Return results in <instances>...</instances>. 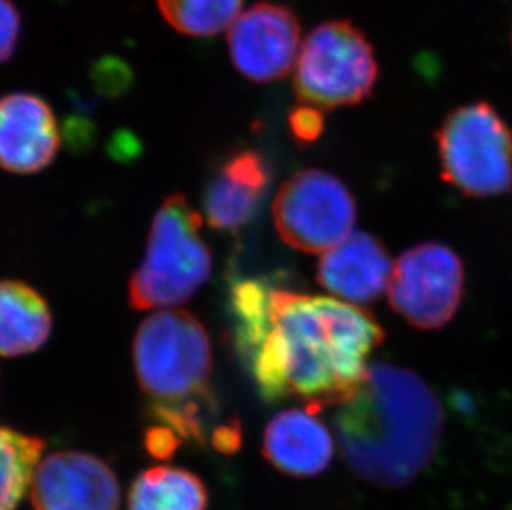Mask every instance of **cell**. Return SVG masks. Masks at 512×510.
<instances>
[{"label":"cell","mask_w":512,"mask_h":510,"mask_svg":"<svg viewBox=\"0 0 512 510\" xmlns=\"http://www.w3.org/2000/svg\"><path fill=\"white\" fill-rule=\"evenodd\" d=\"M50 333L52 315L44 297L19 280H0V357L37 352Z\"/></svg>","instance_id":"obj_15"},{"label":"cell","mask_w":512,"mask_h":510,"mask_svg":"<svg viewBox=\"0 0 512 510\" xmlns=\"http://www.w3.org/2000/svg\"><path fill=\"white\" fill-rule=\"evenodd\" d=\"M334 421L347 466L372 486L400 489L435 458L445 416L420 376L373 365L357 390L337 405Z\"/></svg>","instance_id":"obj_2"},{"label":"cell","mask_w":512,"mask_h":510,"mask_svg":"<svg viewBox=\"0 0 512 510\" xmlns=\"http://www.w3.org/2000/svg\"><path fill=\"white\" fill-rule=\"evenodd\" d=\"M443 178L469 198L512 189V130L493 105L459 106L436 131Z\"/></svg>","instance_id":"obj_6"},{"label":"cell","mask_w":512,"mask_h":510,"mask_svg":"<svg viewBox=\"0 0 512 510\" xmlns=\"http://www.w3.org/2000/svg\"><path fill=\"white\" fill-rule=\"evenodd\" d=\"M319 409H284L267 423L262 454L277 471L292 477H315L334 459V436Z\"/></svg>","instance_id":"obj_14"},{"label":"cell","mask_w":512,"mask_h":510,"mask_svg":"<svg viewBox=\"0 0 512 510\" xmlns=\"http://www.w3.org/2000/svg\"><path fill=\"white\" fill-rule=\"evenodd\" d=\"M228 42L232 62L247 80L276 82L299 57V19L285 5L261 2L234 20Z\"/></svg>","instance_id":"obj_9"},{"label":"cell","mask_w":512,"mask_h":510,"mask_svg":"<svg viewBox=\"0 0 512 510\" xmlns=\"http://www.w3.org/2000/svg\"><path fill=\"white\" fill-rule=\"evenodd\" d=\"M392 272V259L382 242L367 232H352L324 252L317 279L343 302L370 304L388 289Z\"/></svg>","instance_id":"obj_13"},{"label":"cell","mask_w":512,"mask_h":510,"mask_svg":"<svg viewBox=\"0 0 512 510\" xmlns=\"http://www.w3.org/2000/svg\"><path fill=\"white\" fill-rule=\"evenodd\" d=\"M209 492L194 472L156 466L133 481L128 510H206Z\"/></svg>","instance_id":"obj_16"},{"label":"cell","mask_w":512,"mask_h":510,"mask_svg":"<svg viewBox=\"0 0 512 510\" xmlns=\"http://www.w3.org/2000/svg\"><path fill=\"white\" fill-rule=\"evenodd\" d=\"M382 340L377 318L357 305L272 287L266 330L242 361L262 400L322 411L357 390Z\"/></svg>","instance_id":"obj_1"},{"label":"cell","mask_w":512,"mask_h":510,"mask_svg":"<svg viewBox=\"0 0 512 510\" xmlns=\"http://www.w3.org/2000/svg\"><path fill=\"white\" fill-rule=\"evenodd\" d=\"M242 2L244 0H158V7L174 29L194 37H208L234 24Z\"/></svg>","instance_id":"obj_18"},{"label":"cell","mask_w":512,"mask_h":510,"mask_svg":"<svg viewBox=\"0 0 512 510\" xmlns=\"http://www.w3.org/2000/svg\"><path fill=\"white\" fill-rule=\"evenodd\" d=\"M464 284L466 274L459 255L438 242H425L403 252L393 265L388 297L406 322L436 330L455 317Z\"/></svg>","instance_id":"obj_8"},{"label":"cell","mask_w":512,"mask_h":510,"mask_svg":"<svg viewBox=\"0 0 512 510\" xmlns=\"http://www.w3.org/2000/svg\"><path fill=\"white\" fill-rule=\"evenodd\" d=\"M133 361L150 413L216 398L211 342L193 313L161 310L146 318L136 332Z\"/></svg>","instance_id":"obj_3"},{"label":"cell","mask_w":512,"mask_h":510,"mask_svg":"<svg viewBox=\"0 0 512 510\" xmlns=\"http://www.w3.org/2000/svg\"><path fill=\"white\" fill-rule=\"evenodd\" d=\"M377 82L375 50L362 30L348 20H330L315 27L295 62L297 98L319 110L365 102Z\"/></svg>","instance_id":"obj_5"},{"label":"cell","mask_w":512,"mask_h":510,"mask_svg":"<svg viewBox=\"0 0 512 510\" xmlns=\"http://www.w3.org/2000/svg\"><path fill=\"white\" fill-rule=\"evenodd\" d=\"M34 510H118L120 484L107 462L80 451L42 459L30 484Z\"/></svg>","instance_id":"obj_10"},{"label":"cell","mask_w":512,"mask_h":510,"mask_svg":"<svg viewBox=\"0 0 512 510\" xmlns=\"http://www.w3.org/2000/svg\"><path fill=\"white\" fill-rule=\"evenodd\" d=\"M45 441L0 424V510H15L39 466Z\"/></svg>","instance_id":"obj_17"},{"label":"cell","mask_w":512,"mask_h":510,"mask_svg":"<svg viewBox=\"0 0 512 510\" xmlns=\"http://www.w3.org/2000/svg\"><path fill=\"white\" fill-rule=\"evenodd\" d=\"M60 130L49 103L30 93L0 98V168L34 174L54 163Z\"/></svg>","instance_id":"obj_11"},{"label":"cell","mask_w":512,"mask_h":510,"mask_svg":"<svg viewBox=\"0 0 512 510\" xmlns=\"http://www.w3.org/2000/svg\"><path fill=\"white\" fill-rule=\"evenodd\" d=\"M271 173L259 151L241 150L221 163L204 189L209 226L237 234L256 217L269 188Z\"/></svg>","instance_id":"obj_12"},{"label":"cell","mask_w":512,"mask_h":510,"mask_svg":"<svg viewBox=\"0 0 512 510\" xmlns=\"http://www.w3.org/2000/svg\"><path fill=\"white\" fill-rule=\"evenodd\" d=\"M272 216L287 246L307 254H324L352 234L357 204L350 189L334 174L304 169L282 184Z\"/></svg>","instance_id":"obj_7"},{"label":"cell","mask_w":512,"mask_h":510,"mask_svg":"<svg viewBox=\"0 0 512 510\" xmlns=\"http://www.w3.org/2000/svg\"><path fill=\"white\" fill-rule=\"evenodd\" d=\"M19 34V10L12 0H0V63L12 57Z\"/></svg>","instance_id":"obj_20"},{"label":"cell","mask_w":512,"mask_h":510,"mask_svg":"<svg viewBox=\"0 0 512 510\" xmlns=\"http://www.w3.org/2000/svg\"><path fill=\"white\" fill-rule=\"evenodd\" d=\"M213 254L203 237V217L183 194L156 212L145 259L131 275L128 299L136 310L188 302L211 277Z\"/></svg>","instance_id":"obj_4"},{"label":"cell","mask_w":512,"mask_h":510,"mask_svg":"<svg viewBox=\"0 0 512 510\" xmlns=\"http://www.w3.org/2000/svg\"><path fill=\"white\" fill-rule=\"evenodd\" d=\"M290 130L295 140L302 145L314 143L324 131L322 110L300 103L299 108L290 113Z\"/></svg>","instance_id":"obj_19"}]
</instances>
